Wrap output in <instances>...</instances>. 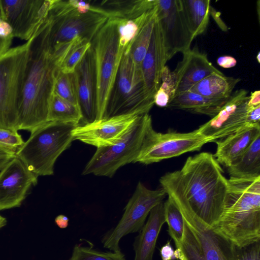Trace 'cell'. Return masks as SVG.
I'll return each mask as SVG.
<instances>
[{
  "instance_id": "6da1fadb",
  "label": "cell",
  "mask_w": 260,
  "mask_h": 260,
  "mask_svg": "<svg viewBox=\"0 0 260 260\" xmlns=\"http://www.w3.org/2000/svg\"><path fill=\"white\" fill-rule=\"evenodd\" d=\"M161 188L180 211L192 213L209 226L219 219L229 191V182L213 154L188 157L182 168L166 173Z\"/></svg>"
},
{
  "instance_id": "7a4b0ae2",
  "label": "cell",
  "mask_w": 260,
  "mask_h": 260,
  "mask_svg": "<svg viewBox=\"0 0 260 260\" xmlns=\"http://www.w3.org/2000/svg\"><path fill=\"white\" fill-rule=\"evenodd\" d=\"M50 22L47 17L28 40V56L17 131L32 132L48 122L49 106L59 71L49 42Z\"/></svg>"
},
{
  "instance_id": "3957f363",
  "label": "cell",
  "mask_w": 260,
  "mask_h": 260,
  "mask_svg": "<svg viewBox=\"0 0 260 260\" xmlns=\"http://www.w3.org/2000/svg\"><path fill=\"white\" fill-rule=\"evenodd\" d=\"M223 211L212 227L238 248L260 241V176L228 179Z\"/></svg>"
},
{
  "instance_id": "277c9868",
  "label": "cell",
  "mask_w": 260,
  "mask_h": 260,
  "mask_svg": "<svg viewBox=\"0 0 260 260\" xmlns=\"http://www.w3.org/2000/svg\"><path fill=\"white\" fill-rule=\"evenodd\" d=\"M48 18L50 22V44L59 68L74 47L91 42L109 17L102 8L93 6L92 10L81 14L69 1L53 0Z\"/></svg>"
},
{
  "instance_id": "5b68a950",
  "label": "cell",
  "mask_w": 260,
  "mask_h": 260,
  "mask_svg": "<svg viewBox=\"0 0 260 260\" xmlns=\"http://www.w3.org/2000/svg\"><path fill=\"white\" fill-rule=\"evenodd\" d=\"M77 126L72 123L48 121L30 133L15 156L37 176L52 175L56 159L74 141L72 133Z\"/></svg>"
},
{
  "instance_id": "8992f818",
  "label": "cell",
  "mask_w": 260,
  "mask_h": 260,
  "mask_svg": "<svg viewBox=\"0 0 260 260\" xmlns=\"http://www.w3.org/2000/svg\"><path fill=\"white\" fill-rule=\"evenodd\" d=\"M154 105L153 98L146 89L141 66L124 50L103 118L149 113Z\"/></svg>"
},
{
  "instance_id": "52a82bcc",
  "label": "cell",
  "mask_w": 260,
  "mask_h": 260,
  "mask_svg": "<svg viewBox=\"0 0 260 260\" xmlns=\"http://www.w3.org/2000/svg\"><path fill=\"white\" fill-rule=\"evenodd\" d=\"M96 75L97 118H103L124 52L119 44L116 17H109L91 41Z\"/></svg>"
},
{
  "instance_id": "ba28073f",
  "label": "cell",
  "mask_w": 260,
  "mask_h": 260,
  "mask_svg": "<svg viewBox=\"0 0 260 260\" xmlns=\"http://www.w3.org/2000/svg\"><path fill=\"white\" fill-rule=\"evenodd\" d=\"M29 41L0 56V128L17 131Z\"/></svg>"
},
{
  "instance_id": "9c48e42d",
  "label": "cell",
  "mask_w": 260,
  "mask_h": 260,
  "mask_svg": "<svg viewBox=\"0 0 260 260\" xmlns=\"http://www.w3.org/2000/svg\"><path fill=\"white\" fill-rule=\"evenodd\" d=\"M151 123L149 113L141 115L122 139L113 145L97 148L82 174L111 177L120 167L135 162L140 152L146 131Z\"/></svg>"
},
{
  "instance_id": "30bf717a",
  "label": "cell",
  "mask_w": 260,
  "mask_h": 260,
  "mask_svg": "<svg viewBox=\"0 0 260 260\" xmlns=\"http://www.w3.org/2000/svg\"><path fill=\"white\" fill-rule=\"evenodd\" d=\"M248 97L244 89L233 92L216 115L198 128L199 133L214 142L246 126L260 124V105H249Z\"/></svg>"
},
{
  "instance_id": "8fae6325",
  "label": "cell",
  "mask_w": 260,
  "mask_h": 260,
  "mask_svg": "<svg viewBox=\"0 0 260 260\" xmlns=\"http://www.w3.org/2000/svg\"><path fill=\"white\" fill-rule=\"evenodd\" d=\"M210 140L202 136L198 129L188 133L155 131L152 123L147 127L141 149L135 162L149 165L177 157L184 153L199 151Z\"/></svg>"
},
{
  "instance_id": "7c38bea8",
  "label": "cell",
  "mask_w": 260,
  "mask_h": 260,
  "mask_svg": "<svg viewBox=\"0 0 260 260\" xmlns=\"http://www.w3.org/2000/svg\"><path fill=\"white\" fill-rule=\"evenodd\" d=\"M166 196L161 188L150 189L139 182L118 224L103 238L104 247L114 252L120 251L121 239L128 234L140 231L151 210L163 202Z\"/></svg>"
},
{
  "instance_id": "4fadbf2b",
  "label": "cell",
  "mask_w": 260,
  "mask_h": 260,
  "mask_svg": "<svg viewBox=\"0 0 260 260\" xmlns=\"http://www.w3.org/2000/svg\"><path fill=\"white\" fill-rule=\"evenodd\" d=\"M14 37L29 40L47 18L53 0H0Z\"/></svg>"
},
{
  "instance_id": "5bb4252c",
  "label": "cell",
  "mask_w": 260,
  "mask_h": 260,
  "mask_svg": "<svg viewBox=\"0 0 260 260\" xmlns=\"http://www.w3.org/2000/svg\"><path fill=\"white\" fill-rule=\"evenodd\" d=\"M156 16L169 60L190 48L194 39L184 19L180 0H155Z\"/></svg>"
},
{
  "instance_id": "9a60e30c",
  "label": "cell",
  "mask_w": 260,
  "mask_h": 260,
  "mask_svg": "<svg viewBox=\"0 0 260 260\" xmlns=\"http://www.w3.org/2000/svg\"><path fill=\"white\" fill-rule=\"evenodd\" d=\"M141 115H119L79 125L73 131L74 140H79L97 148L113 145L122 139Z\"/></svg>"
},
{
  "instance_id": "2e32d148",
  "label": "cell",
  "mask_w": 260,
  "mask_h": 260,
  "mask_svg": "<svg viewBox=\"0 0 260 260\" xmlns=\"http://www.w3.org/2000/svg\"><path fill=\"white\" fill-rule=\"evenodd\" d=\"M38 177L17 157L0 171V211L19 207Z\"/></svg>"
},
{
  "instance_id": "e0dca14e",
  "label": "cell",
  "mask_w": 260,
  "mask_h": 260,
  "mask_svg": "<svg viewBox=\"0 0 260 260\" xmlns=\"http://www.w3.org/2000/svg\"><path fill=\"white\" fill-rule=\"evenodd\" d=\"M73 74L82 114L80 125L93 122L97 118V84L94 55L91 45Z\"/></svg>"
},
{
  "instance_id": "ac0fdd59",
  "label": "cell",
  "mask_w": 260,
  "mask_h": 260,
  "mask_svg": "<svg viewBox=\"0 0 260 260\" xmlns=\"http://www.w3.org/2000/svg\"><path fill=\"white\" fill-rule=\"evenodd\" d=\"M172 71L175 79V94L188 90L195 84L214 73H222L197 48L189 49ZM174 95V96H175Z\"/></svg>"
},
{
  "instance_id": "d6986e66",
  "label": "cell",
  "mask_w": 260,
  "mask_h": 260,
  "mask_svg": "<svg viewBox=\"0 0 260 260\" xmlns=\"http://www.w3.org/2000/svg\"><path fill=\"white\" fill-rule=\"evenodd\" d=\"M168 60L163 35L156 16L149 47L141 64L146 89L152 98L160 86L161 74Z\"/></svg>"
},
{
  "instance_id": "ffe728a7",
  "label": "cell",
  "mask_w": 260,
  "mask_h": 260,
  "mask_svg": "<svg viewBox=\"0 0 260 260\" xmlns=\"http://www.w3.org/2000/svg\"><path fill=\"white\" fill-rule=\"evenodd\" d=\"M258 136H260V124L243 127L215 141L217 149L213 155L219 164L228 168L247 150Z\"/></svg>"
},
{
  "instance_id": "44dd1931",
  "label": "cell",
  "mask_w": 260,
  "mask_h": 260,
  "mask_svg": "<svg viewBox=\"0 0 260 260\" xmlns=\"http://www.w3.org/2000/svg\"><path fill=\"white\" fill-rule=\"evenodd\" d=\"M166 222L165 204L162 202L150 212L149 217L134 243V260H152L157 239Z\"/></svg>"
},
{
  "instance_id": "7402d4cb",
  "label": "cell",
  "mask_w": 260,
  "mask_h": 260,
  "mask_svg": "<svg viewBox=\"0 0 260 260\" xmlns=\"http://www.w3.org/2000/svg\"><path fill=\"white\" fill-rule=\"evenodd\" d=\"M228 100L210 99L187 90L176 94L170 101L167 108L182 110L213 117Z\"/></svg>"
},
{
  "instance_id": "603a6c76",
  "label": "cell",
  "mask_w": 260,
  "mask_h": 260,
  "mask_svg": "<svg viewBox=\"0 0 260 260\" xmlns=\"http://www.w3.org/2000/svg\"><path fill=\"white\" fill-rule=\"evenodd\" d=\"M240 79L214 73L201 80L188 90L207 98L228 100Z\"/></svg>"
},
{
  "instance_id": "cb8c5ba5",
  "label": "cell",
  "mask_w": 260,
  "mask_h": 260,
  "mask_svg": "<svg viewBox=\"0 0 260 260\" xmlns=\"http://www.w3.org/2000/svg\"><path fill=\"white\" fill-rule=\"evenodd\" d=\"M230 178L253 179L260 176V136L247 150L226 168Z\"/></svg>"
},
{
  "instance_id": "d4e9b609",
  "label": "cell",
  "mask_w": 260,
  "mask_h": 260,
  "mask_svg": "<svg viewBox=\"0 0 260 260\" xmlns=\"http://www.w3.org/2000/svg\"><path fill=\"white\" fill-rule=\"evenodd\" d=\"M210 2V0H180L184 19L194 39L204 34L207 28Z\"/></svg>"
},
{
  "instance_id": "484cf974",
  "label": "cell",
  "mask_w": 260,
  "mask_h": 260,
  "mask_svg": "<svg viewBox=\"0 0 260 260\" xmlns=\"http://www.w3.org/2000/svg\"><path fill=\"white\" fill-rule=\"evenodd\" d=\"M82 114L80 107L56 94H53L49 106L48 121L72 123L80 125Z\"/></svg>"
},
{
  "instance_id": "4316f807",
  "label": "cell",
  "mask_w": 260,
  "mask_h": 260,
  "mask_svg": "<svg viewBox=\"0 0 260 260\" xmlns=\"http://www.w3.org/2000/svg\"><path fill=\"white\" fill-rule=\"evenodd\" d=\"M156 7L133 19L117 18L119 44L125 49L136 37L140 29L156 13Z\"/></svg>"
},
{
  "instance_id": "83f0119b",
  "label": "cell",
  "mask_w": 260,
  "mask_h": 260,
  "mask_svg": "<svg viewBox=\"0 0 260 260\" xmlns=\"http://www.w3.org/2000/svg\"><path fill=\"white\" fill-rule=\"evenodd\" d=\"M155 20L156 13L143 25L132 43L125 49L138 65L141 66L147 51Z\"/></svg>"
},
{
  "instance_id": "f1b7e54d",
  "label": "cell",
  "mask_w": 260,
  "mask_h": 260,
  "mask_svg": "<svg viewBox=\"0 0 260 260\" xmlns=\"http://www.w3.org/2000/svg\"><path fill=\"white\" fill-rule=\"evenodd\" d=\"M174 257L178 260H206L198 242L185 222L182 240L174 251Z\"/></svg>"
},
{
  "instance_id": "f546056e",
  "label": "cell",
  "mask_w": 260,
  "mask_h": 260,
  "mask_svg": "<svg viewBox=\"0 0 260 260\" xmlns=\"http://www.w3.org/2000/svg\"><path fill=\"white\" fill-rule=\"evenodd\" d=\"M166 222L168 225V232L177 248L182 238L184 221L183 216L176 204L169 198L164 202Z\"/></svg>"
},
{
  "instance_id": "4dcf8cb0",
  "label": "cell",
  "mask_w": 260,
  "mask_h": 260,
  "mask_svg": "<svg viewBox=\"0 0 260 260\" xmlns=\"http://www.w3.org/2000/svg\"><path fill=\"white\" fill-rule=\"evenodd\" d=\"M53 93L79 107L73 73H64L59 70L55 78Z\"/></svg>"
},
{
  "instance_id": "1f68e13d",
  "label": "cell",
  "mask_w": 260,
  "mask_h": 260,
  "mask_svg": "<svg viewBox=\"0 0 260 260\" xmlns=\"http://www.w3.org/2000/svg\"><path fill=\"white\" fill-rule=\"evenodd\" d=\"M70 260H126L120 251L101 252L91 248L76 245L73 250Z\"/></svg>"
},
{
  "instance_id": "d6a6232c",
  "label": "cell",
  "mask_w": 260,
  "mask_h": 260,
  "mask_svg": "<svg viewBox=\"0 0 260 260\" xmlns=\"http://www.w3.org/2000/svg\"><path fill=\"white\" fill-rule=\"evenodd\" d=\"M91 45V42H83L74 47L63 59L59 70L64 73H73Z\"/></svg>"
},
{
  "instance_id": "836d02e7",
  "label": "cell",
  "mask_w": 260,
  "mask_h": 260,
  "mask_svg": "<svg viewBox=\"0 0 260 260\" xmlns=\"http://www.w3.org/2000/svg\"><path fill=\"white\" fill-rule=\"evenodd\" d=\"M175 94V77L172 71L166 66L161 74L160 86L154 95L159 101L169 103Z\"/></svg>"
},
{
  "instance_id": "e575fe53",
  "label": "cell",
  "mask_w": 260,
  "mask_h": 260,
  "mask_svg": "<svg viewBox=\"0 0 260 260\" xmlns=\"http://www.w3.org/2000/svg\"><path fill=\"white\" fill-rule=\"evenodd\" d=\"M18 131L0 128V146L16 153L24 144Z\"/></svg>"
},
{
  "instance_id": "d590c367",
  "label": "cell",
  "mask_w": 260,
  "mask_h": 260,
  "mask_svg": "<svg viewBox=\"0 0 260 260\" xmlns=\"http://www.w3.org/2000/svg\"><path fill=\"white\" fill-rule=\"evenodd\" d=\"M234 260H260V241L241 248L236 247Z\"/></svg>"
},
{
  "instance_id": "8d00e7d4",
  "label": "cell",
  "mask_w": 260,
  "mask_h": 260,
  "mask_svg": "<svg viewBox=\"0 0 260 260\" xmlns=\"http://www.w3.org/2000/svg\"><path fill=\"white\" fill-rule=\"evenodd\" d=\"M14 157L15 152L0 146V171Z\"/></svg>"
},
{
  "instance_id": "74e56055",
  "label": "cell",
  "mask_w": 260,
  "mask_h": 260,
  "mask_svg": "<svg viewBox=\"0 0 260 260\" xmlns=\"http://www.w3.org/2000/svg\"><path fill=\"white\" fill-rule=\"evenodd\" d=\"M69 2L79 13L81 14H85L92 10L93 6L90 3L81 1L70 0Z\"/></svg>"
},
{
  "instance_id": "f35d334b",
  "label": "cell",
  "mask_w": 260,
  "mask_h": 260,
  "mask_svg": "<svg viewBox=\"0 0 260 260\" xmlns=\"http://www.w3.org/2000/svg\"><path fill=\"white\" fill-rule=\"evenodd\" d=\"M217 63L223 68L229 69L235 67L237 64V60L233 56L224 55L217 58Z\"/></svg>"
},
{
  "instance_id": "ab89813d",
  "label": "cell",
  "mask_w": 260,
  "mask_h": 260,
  "mask_svg": "<svg viewBox=\"0 0 260 260\" xmlns=\"http://www.w3.org/2000/svg\"><path fill=\"white\" fill-rule=\"evenodd\" d=\"M160 253L162 260H173L175 259L174 251L170 243L168 241L160 249Z\"/></svg>"
},
{
  "instance_id": "60d3db41",
  "label": "cell",
  "mask_w": 260,
  "mask_h": 260,
  "mask_svg": "<svg viewBox=\"0 0 260 260\" xmlns=\"http://www.w3.org/2000/svg\"><path fill=\"white\" fill-rule=\"evenodd\" d=\"M210 14L216 21L220 29L223 31H226L228 27L223 22L220 16V13L216 11L212 7H210Z\"/></svg>"
},
{
  "instance_id": "b9f144b4",
  "label": "cell",
  "mask_w": 260,
  "mask_h": 260,
  "mask_svg": "<svg viewBox=\"0 0 260 260\" xmlns=\"http://www.w3.org/2000/svg\"><path fill=\"white\" fill-rule=\"evenodd\" d=\"M3 13V9L0 2V15ZM12 42L2 39L0 37V56L6 53L11 48Z\"/></svg>"
},
{
  "instance_id": "7bdbcfd3",
  "label": "cell",
  "mask_w": 260,
  "mask_h": 260,
  "mask_svg": "<svg viewBox=\"0 0 260 260\" xmlns=\"http://www.w3.org/2000/svg\"><path fill=\"white\" fill-rule=\"evenodd\" d=\"M248 103L252 106L260 105V91H254L250 93L248 99Z\"/></svg>"
},
{
  "instance_id": "ee69618b",
  "label": "cell",
  "mask_w": 260,
  "mask_h": 260,
  "mask_svg": "<svg viewBox=\"0 0 260 260\" xmlns=\"http://www.w3.org/2000/svg\"><path fill=\"white\" fill-rule=\"evenodd\" d=\"M55 222L59 228L64 229L68 225L69 218L67 216L60 214L55 218Z\"/></svg>"
},
{
  "instance_id": "f6af8a7d",
  "label": "cell",
  "mask_w": 260,
  "mask_h": 260,
  "mask_svg": "<svg viewBox=\"0 0 260 260\" xmlns=\"http://www.w3.org/2000/svg\"><path fill=\"white\" fill-rule=\"evenodd\" d=\"M7 223L6 218L0 215V229L4 226Z\"/></svg>"
},
{
  "instance_id": "bcb514c9",
  "label": "cell",
  "mask_w": 260,
  "mask_h": 260,
  "mask_svg": "<svg viewBox=\"0 0 260 260\" xmlns=\"http://www.w3.org/2000/svg\"><path fill=\"white\" fill-rule=\"evenodd\" d=\"M256 59L258 63L260 62V52H259L257 54V55L256 56Z\"/></svg>"
},
{
  "instance_id": "7dc6e473",
  "label": "cell",
  "mask_w": 260,
  "mask_h": 260,
  "mask_svg": "<svg viewBox=\"0 0 260 260\" xmlns=\"http://www.w3.org/2000/svg\"><path fill=\"white\" fill-rule=\"evenodd\" d=\"M257 10H258V19H259V4H257Z\"/></svg>"
}]
</instances>
